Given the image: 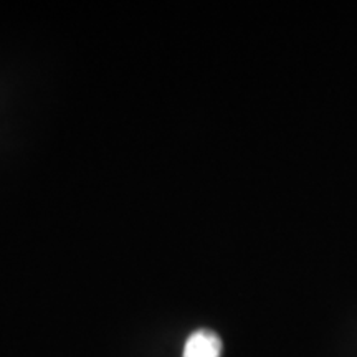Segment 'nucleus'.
<instances>
[{
  "label": "nucleus",
  "instance_id": "1",
  "mask_svg": "<svg viewBox=\"0 0 357 357\" xmlns=\"http://www.w3.org/2000/svg\"><path fill=\"white\" fill-rule=\"evenodd\" d=\"M222 339L208 329H199L190 334L182 357H222Z\"/></svg>",
  "mask_w": 357,
  "mask_h": 357
}]
</instances>
